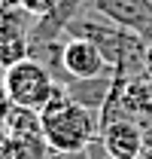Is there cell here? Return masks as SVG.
I'll list each match as a JSON object with an SVG mask.
<instances>
[{
	"label": "cell",
	"mask_w": 152,
	"mask_h": 159,
	"mask_svg": "<svg viewBox=\"0 0 152 159\" xmlns=\"http://www.w3.org/2000/svg\"><path fill=\"white\" fill-rule=\"evenodd\" d=\"M37 21L27 16L21 6H3L0 9V70L31 58V40H27V25Z\"/></svg>",
	"instance_id": "obj_5"
},
{
	"label": "cell",
	"mask_w": 152,
	"mask_h": 159,
	"mask_svg": "<svg viewBox=\"0 0 152 159\" xmlns=\"http://www.w3.org/2000/svg\"><path fill=\"white\" fill-rule=\"evenodd\" d=\"M58 3H61V0H19V6L27 12V16H34L37 21L49 19V16H55Z\"/></svg>",
	"instance_id": "obj_8"
},
{
	"label": "cell",
	"mask_w": 152,
	"mask_h": 159,
	"mask_svg": "<svg viewBox=\"0 0 152 159\" xmlns=\"http://www.w3.org/2000/svg\"><path fill=\"white\" fill-rule=\"evenodd\" d=\"M143 74L146 80H152V40L146 43V52H143Z\"/></svg>",
	"instance_id": "obj_11"
},
{
	"label": "cell",
	"mask_w": 152,
	"mask_h": 159,
	"mask_svg": "<svg viewBox=\"0 0 152 159\" xmlns=\"http://www.w3.org/2000/svg\"><path fill=\"white\" fill-rule=\"evenodd\" d=\"M58 67L67 74V80H97L113 74V67L100 55V49L85 37H67L61 43Z\"/></svg>",
	"instance_id": "obj_4"
},
{
	"label": "cell",
	"mask_w": 152,
	"mask_h": 159,
	"mask_svg": "<svg viewBox=\"0 0 152 159\" xmlns=\"http://www.w3.org/2000/svg\"><path fill=\"white\" fill-rule=\"evenodd\" d=\"M0 83H3V89L9 92V98L15 107H24V110H43L49 98L55 95L58 86L55 83V74L43 64L40 58H24L19 64H12V67H6L3 74H0Z\"/></svg>",
	"instance_id": "obj_3"
},
{
	"label": "cell",
	"mask_w": 152,
	"mask_h": 159,
	"mask_svg": "<svg viewBox=\"0 0 152 159\" xmlns=\"http://www.w3.org/2000/svg\"><path fill=\"white\" fill-rule=\"evenodd\" d=\"M100 147L110 159H140L146 150V135L137 119H110L100 125Z\"/></svg>",
	"instance_id": "obj_7"
},
{
	"label": "cell",
	"mask_w": 152,
	"mask_h": 159,
	"mask_svg": "<svg viewBox=\"0 0 152 159\" xmlns=\"http://www.w3.org/2000/svg\"><path fill=\"white\" fill-rule=\"evenodd\" d=\"M88 9L140 34L146 43L152 40V0H88Z\"/></svg>",
	"instance_id": "obj_6"
},
{
	"label": "cell",
	"mask_w": 152,
	"mask_h": 159,
	"mask_svg": "<svg viewBox=\"0 0 152 159\" xmlns=\"http://www.w3.org/2000/svg\"><path fill=\"white\" fill-rule=\"evenodd\" d=\"M40 129L52 153L79 156L95 147V138H100V113L82 107L64 89H58L40 110Z\"/></svg>",
	"instance_id": "obj_2"
},
{
	"label": "cell",
	"mask_w": 152,
	"mask_h": 159,
	"mask_svg": "<svg viewBox=\"0 0 152 159\" xmlns=\"http://www.w3.org/2000/svg\"><path fill=\"white\" fill-rule=\"evenodd\" d=\"M12 98H9V92L3 89V83H0V125H6V119H9V113H12Z\"/></svg>",
	"instance_id": "obj_10"
},
{
	"label": "cell",
	"mask_w": 152,
	"mask_h": 159,
	"mask_svg": "<svg viewBox=\"0 0 152 159\" xmlns=\"http://www.w3.org/2000/svg\"><path fill=\"white\" fill-rule=\"evenodd\" d=\"M67 37H85L91 40L97 49H100V55L107 58V64L113 67L116 80H134V77H146L143 74V52H146V40L140 37V34H134L128 28H122V25H116V21L103 19V16H97V12H79L70 25H67V31H64Z\"/></svg>",
	"instance_id": "obj_1"
},
{
	"label": "cell",
	"mask_w": 152,
	"mask_h": 159,
	"mask_svg": "<svg viewBox=\"0 0 152 159\" xmlns=\"http://www.w3.org/2000/svg\"><path fill=\"white\" fill-rule=\"evenodd\" d=\"M0 159H15V141L6 125H0Z\"/></svg>",
	"instance_id": "obj_9"
}]
</instances>
